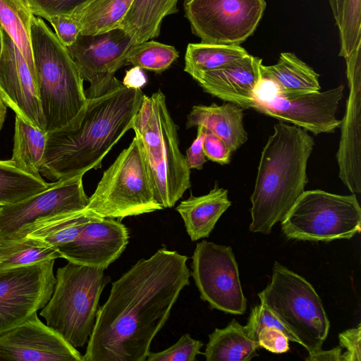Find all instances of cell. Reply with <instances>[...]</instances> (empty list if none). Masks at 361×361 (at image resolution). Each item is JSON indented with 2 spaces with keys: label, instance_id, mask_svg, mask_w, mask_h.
Listing matches in <instances>:
<instances>
[{
  "label": "cell",
  "instance_id": "6da1fadb",
  "mask_svg": "<svg viewBox=\"0 0 361 361\" xmlns=\"http://www.w3.org/2000/svg\"><path fill=\"white\" fill-rule=\"evenodd\" d=\"M188 257L166 248L140 259L113 282L98 308L82 361H145L181 290Z\"/></svg>",
  "mask_w": 361,
  "mask_h": 361
},
{
  "label": "cell",
  "instance_id": "7a4b0ae2",
  "mask_svg": "<svg viewBox=\"0 0 361 361\" xmlns=\"http://www.w3.org/2000/svg\"><path fill=\"white\" fill-rule=\"evenodd\" d=\"M144 95L141 89L119 81L106 94L87 98L71 121L47 133L41 176L57 180L101 167L106 154L133 128Z\"/></svg>",
  "mask_w": 361,
  "mask_h": 361
},
{
  "label": "cell",
  "instance_id": "3957f363",
  "mask_svg": "<svg viewBox=\"0 0 361 361\" xmlns=\"http://www.w3.org/2000/svg\"><path fill=\"white\" fill-rule=\"evenodd\" d=\"M315 142L306 130L286 122L274 126L259 159L250 231L267 235L305 191L307 166Z\"/></svg>",
  "mask_w": 361,
  "mask_h": 361
},
{
  "label": "cell",
  "instance_id": "277c9868",
  "mask_svg": "<svg viewBox=\"0 0 361 361\" xmlns=\"http://www.w3.org/2000/svg\"><path fill=\"white\" fill-rule=\"evenodd\" d=\"M30 39L44 128L49 133L71 121L87 97L78 66L42 18L33 16Z\"/></svg>",
  "mask_w": 361,
  "mask_h": 361
},
{
  "label": "cell",
  "instance_id": "5b68a950",
  "mask_svg": "<svg viewBox=\"0 0 361 361\" xmlns=\"http://www.w3.org/2000/svg\"><path fill=\"white\" fill-rule=\"evenodd\" d=\"M104 270L71 262L58 268L52 295L41 309L47 325L75 348L92 335L100 295L110 281Z\"/></svg>",
  "mask_w": 361,
  "mask_h": 361
},
{
  "label": "cell",
  "instance_id": "8992f818",
  "mask_svg": "<svg viewBox=\"0 0 361 361\" xmlns=\"http://www.w3.org/2000/svg\"><path fill=\"white\" fill-rule=\"evenodd\" d=\"M157 201L142 142L136 135L106 169L85 209L122 219L162 209Z\"/></svg>",
  "mask_w": 361,
  "mask_h": 361
},
{
  "label": "cell",
  "instance_id": "52a82bcc",
  "mask_svg": "<svg viewBox=\"0 0 361 361\" xmlns=\"http://www.w3.org/2000/svg\"><path fill=\"white\" fill-rule=\"evenodd\" d=\"M270 283L258 294L266 306L309 353L322 349L330 322L322 302L305 278L275 262Z\"/></svg>",
  "mask_w": 361,
  "mask_h": 361
},
{
  "label": "cell",
  "instance_id": "ba28073f",
  "mask_svg": "<svg viewBox=\"0 0 361 361\" xmlns=\"http://www.w3.org/2000/svg\"><path fill=\"white\" fill-rule=\"evenodd\" d=\"M152 112L139 136L149 166L155 197L162 208L173 207L190 188V169L179 148L177 126L161 90L150 97Z\"/></svg>",
  "mask_w": 361,
  "mask_h": 361
},
{
  "label": "cell",
  "instance_id": "9c48e42d",
  "mask_svg": "<svg viewBox=\"0 0 361 361\" xmlns=\"http://www.w3.org/2000/svg\"><path fill=\"white\" fill-rule=\"evenodd\" d=\"M281 222L282 233L288 239H350L361 231V208L353 193L305 190Z\"/></svg>",
  "mask_w": 361,
  "mask_h": 361
},
{
  "label": "cell",
  "instance_id": "30bf717a",
  "mask_svg": "<svg viewBox=\"0 0 361 361\" xmlns=\"http://www.w3.org/2000/svg\"><path fill=\"white\" fill-rule=\"evenodd\" d=\"M185 16L201 42L240 45L255 31L264 0H185Z\"/></svg>",
  "mask_w": 361,
  "mask_h": 361
},
{
  "label": "cell",
  "instance_id": "8fae6325",
  "mask_svg": "<svg viewBox=\"0 0 361 361\" xmlns=\"http://www.w3.org/2000/svg\"><path fill=\"white\" fill-rule=\"evenodd\" d=\"M82 176L55 180L21 202L0 207V242L24 239L39 222L85 209L89 197L84 190Z\"/></svg>",
  "mask_w": 361,
  "mask_h": 361
},
{
  "label": "cell",
  "instance_id": "7c38bea8",
  "mask_svg": "<svg viewBox=\"0 0 361 361\" xmlns=\"http://www.w3.org/2000/svg\"><path fill=\"white\" fill-rule=\"evenodd\" d=\"M192 259L191 274L201 299L214 309L244 314L247 300L232 247L203 240L196 245Z\"/></svg>",
  "mask_w": 361,
  "mask_h": 361
},
{
  "label": "cell",
  "instance_id": "4fadbf2b",
  "mask_svg": "<svg viewBox=\"0 0 361 361\" xmlns=\"http://www.w3.org/2000/svg\"><path fill=\"white\" fill-rule=\"evenodd\" d=\"M55 259L0 270V335L22 324L50 299Z\"/></svg>",
  "mask_w": 361,
  "mask_h": 361
},
{
  "label": "cell",
  "instance_id": "5bb4252c",
  "mask_svg": "<svg viewBox=\"0 0 361 361\" xmlns=\"http://www.w3.org/2000/svg\"><path fill=\"white\" fill-rule=\"evenodd\" d=\"M134 45L120 27L96 35H81L67 49L78 66L83 80L90 82L87 98L100 97L119 80L116 71L126 66L127 56Z\"/></svg>",
  "mask_w": 361,
  "mask_h": 361
},
{
  "label": "cell",
  "instance_id": "9a60e30c",
  "mask_svg": "<svg viewBox=\"0 0 361 361\" xmlns=\"http://www.w3.org/2000/svg\"><path fill=\"white\" fill-rule=\"evenodd\" d=\"M344 85L324 92H317L286 99L276 92L257 99L253 109L292 123L314 135L334 133L340 127L341 120L336 117L339 102L343 97Z\"/></svg>",
  "mask_w": 361,
  "mask_h": 361
},
{
  "label": "cell",
  "instance_id": "2e32d148",
  "mask_svg": "<svg viewBox=\"0 0 361 361\" xmlns=\"http://www.w3.org/2000/svg\"><path fill=\"white\" fill-rule=\"evenodd\" d=\"M346 61L349 94L341 120V137L336 160L338 176L353 194L361 192V44Z\"/></svg>",
  "mask_w": 361,
  "mask_h": 361
},
{
  "label": "cell",
  "instance_id": "e0dca14e",
  "mask_svg": "<svg viewBox=\"0 0 361 361\" xmlns=\"http://www.w3.org/2000/svg\"><path fill=\"white\" fill-rule=\"evenodd\" d=\"M82 361V356L35 313L0 335V361Z\"/></svg>",
  "mask_w": 361,
  "mask_h": 361
},
{
  "label": "cell",
  "instance_id": "ac0fdd59",
  "mask_svg": "<svg viewBox=\"0 0 361 361\" xmlns=\"http://www.w3.org/2000/svg\"><path fill=\"white\" fill-rule=\"evenodd\" d=\"M0 96L16 115L44 130L35 77L21 52L5 32L0 56Z\"/></svg>",
  "mask_w": 361,
  "mask_h": 361
},
{
  "label": "cell",
  "instance_id": "d6986e66",
  "mask_svg": "<svg viewBox=\"0 0 361 361\" xmlns=\"http://www.w3.org/2000/svg\"><path fill=\"white\" fill-rule=\"evenodd\" d=\"M128 240V230L120 221L99 216L75 240L55 249L68 262L106 269L121 255Z\"/></svg>",
  "mask_w": 361,
  "mask_h": 361
},
{
  "label": "cell",
  "instance_id": "ffe728a7",
  "mask_svg": "<svg viewBox=\"0 0 361 361\" xmlns=\"http://www.w3.org/2000/svg\"><path fill=\"white\" fill-rule=\"evenodd\" d=\"M262 60L250 54L219 68L190 76L203 91L244 109H253L255 90L262 80Z\"/></svg>",
  "mask_w": 361,
  "mask_h": 361
},
{
  "label": "cell",
  "instance_id": "44dd1931",
  "mask_svg": "<svg viewBox=\"0 0 361 361\" xmlns=\"http://www.w3.org/2000/svg\"><path fill=\"white\" fill-rule=\"evenodd\" d=\"M244 110L230 102L222 105H195L187 116L186 127L202 126L221 138L233 152L248 138L243 124Z\"/></svg>",
  "mask_w": 361,
  "mask_h": 361
},
{
  "label": "cell",
  "instance_id": "7402d4cb",
  "mask_svg": "<svg viewBox=\"0 0 361 361\" xmlns=\"http://www.w3.org/2000/svg\"><path fill=\"white\" fill-rule=\"evenodd\" d=\"M228 190L217 183L207 194L190 196L180 202L176 210L183 220L191 240L196 241L209 235L221 215L231 205Z\"/></svg>",
  "mask_w": 361,
  "mask_h": 361
},
{
  "label": "cell",
  "instance_id": "603a6c76",
  "mask_svg": "<svg viewBox=\"0 0 361 361\" xmlns=\"http://www.w3.org/2000/svg\"><path fill=\"white\" fill-rule=\"evenodd\" d=\"M262 78L276 87V94L290 99L319 92V75L293 53L283 52L274 65L260 66Z\"/></svg>",
  "mask_w": 361,
  "mask_h": 361
},
{
  "label": "cell",
  "instance_id": "cb8c5ba5",
  "mask_svg": "<svg viewBox=\"0 0 361 361\" xmlns=\"http://www.w3.org/2000/svg\"><path fill=\"white\" fill-rule=\"evenodd\" d=\"M178 0H133L119 27L134 44L157 37L165 17L178 11Z\"/></svg>",
  "mask_w": 361,
  "mask_h": 361
},
{
  "label": "cell",
  "instance_id": "d4e9b609",
  "mask_svg": "<svg viewBox=\"0 0 361 361\" xmlns=\"http://www.w3.org/2000/svg\"><path fill=\"white\" fill-rule=\"evenodd\" d=\"M259 345L249 338L243 326L233 319L209 335L203 355L207 361H249L257 356Z\"/></svg>",
  "mask_w": 361,
  "mask_h": 361
},
{
  "label": "cell",
  "instance_id": "484cf974",
  "mask_svg": "<svg viewBox=\"0 0 361 361\" xmlns=\"http://www.w3.org/2000/svg\"><path fill=\"white\" fill-rule=\"evenodd\" d=\"M97 217L85 209L61 214L36 224L25 238L41 245L56 248L75 240L85 225Z\"/></svg>",
  "mask_w": 361,
  "mask_h": 361
},
{
  "label": "cell",
  "instance_id": "4316f807",
  "mask_svg": "<svg viewBox=\"0 0 361 361\" xmlns=\"http://www.w3.org/2000/svg\"><path fill=\"white\" fill-rule=\"evenodd\" d=\"M47 133L16 115L13 154L11 160L20 170L42 177L39 170L43 160Z\"/></svg>",
  "mask_w": 361,
  "mask_h": 361
},
{
  "label": "cell",
  "instance_id": "83f0119b",
  "mask_svg": "<svg viewBox=\"0 0 361 361\" xmlns=\"http://www.w3.org/2000/svg\"><path fill=\"white\" fill-rule=\"evenodd\" d=\"M133 0H92L72 15L81 35H96L119 27Z\"/></svg>",
  "mask_w": 361,
  "mask_h": 361
},
{
  "label": "cell",
  "instance_id": "f1b7e54d",
  "mask_svg": "<svg viewBox=\"0 0 361 361\" xmlns=\"http://www.w3.org/2000/svg\"><path fill=\"white\" fill-rule=\"evenodd\" d=\"M34 16L26 0H0V24L35 77L30 39L31 20Z\"/></svg>",
  "mask_w": 361,
  "mask_h": 361
},
{
  "label": "cell",
  "instance_id": "f546056e",
  "mask_svg": "<svg viewBox=\"0 0 361 361\" xmlns=\"http://www.w3.org/2000/svg\"><path fill=\"white\" fill-rule=\"evenodd\" d=\"M248 52L240 45L215 43H190L185 55L184 71L190 75L219 68L245 56Z\"/></svg>",
  "mask_w": 361,
  "mask_h": 361
},
{
  "label": "cell",
  "instance_id": "4dcf8cb0",
  "mask_svg": "<svg viewBox=\"0 0 361 361\" xmlns=\"http://www.w3.org/2000/svg\"><path fill=\"white\" fill-rule=\"evenodd\" d=\"M42 177L29 174L11 160H0V207L13 204L49 186Z\"/></svg>",
  "mask_w": 361,
  "mask_h": 361
},
{
  "label": "cell",
  "instance_id": "1f68e13d",
  "mask_svg": "<svg viewBox=\"0 0 361 361\" xmlns=\"http://www.w3.org/2000/svg\"><path fill=\"white\" fill-rule=\"evenodd\" d=\"M59 257L60 255L55 248L41 245L29 238L0 242V270Z\"/></svg>",
  "mask_w": 361,
  "mask_h": 361
},
{
  "label": "cell",
  "instance_id": "d6a6232c",
  "mask_svg": "<svg viewBox=\"0 0 361 361\" xmlns=\"http://www.w3.org/2000/svg\"><path fill=\"white\" fill-rule=\"evenodd\" d=\"M178 56L179 53L174 47L147 40L132 47L126 65L160 73L168 69Z\"/></svg>",
  "mask_w": 361,
  "mask_h": 361
},
{
  "label": "cell",
  "instance_id": "836d02e7",
  "mask_svg": "<svg viewBox=\"0 0 361 361\" xmlns=\"http://www.w3.org/2000/svg\"><path fill=\"white\" fill-rule=\"evenodd\" d=\"M339 56H350L361 44V0H343L340 22Z\"/></svg>",
  "mask_w": 361,
  "mask_h": 361
},
{
  "label": "cell",
  "instance_id": "e575fe53",
  "mask_svg": "<svg viewBox=\"0 0 361 361\" xmlns=\"http://www.w3.org/2000/svg\"><path fill=\"white\" fill-rule=\"evenodd\" d=\"M204 343L194 339L189 334L183 335L179 340L169 348L158 353L149 352L147 361H195L201 353Z\"/></svg>",
  "mask_w": 361,
  "mask_h": 361
},
{
  "label": "cell",
  "instance_id": "d590c367",
  "mask_svg": "<svg viewBox=\"0 0 361 361\" xmlns=\"http://www.w3.org/2000/svg\"><path fill=\"white\" fill-rule=\"evenodd\" d=\"M265 327L277 328L287 336L289 341L298 343L297 338L283 325L279 319L260 302L259 305L252 309L247 323L243 328L247 336L257 342L259 331Z\"/></svg>",
  "mask_w": 361,
  "mask_h": 361
},
{
  "label": "cell",
  "instance_id": "8d00e7d4",
  "mask_svg": "<svg viewBox=\"0 0 361 361\" xmlns=\"http://www.w3.org/2000/svg\"><path fill=\"white\" fill-rule=\"evenodd\" d=\"M92 0H26L35 16L47 20L59 15H72Z\"/></svg>",
  "mask_w": 361,
  "mask_h": 361
},
{
  "label": "cell",
  "instance_id": "74e56055",
  "mask_svg": "<svg viewBox=\"0 0 361 361\" xmlns=\"http://www.w3.org/2000/svg\"><path fill=\"white\" fill-rule=\"evenodd\" d=\"M47 20L52 25L59 40L66 47L73 44L80 34V25L72 16H55Z\"/></svg>",
  "mask_w": 361,
  "mask_h": 361
},
{
  "label": "cell",
  "instance_id": "f35d334b",
  "mask_svg": "<svg viewBox=\"0 0 361 361\" xmlns=\"http://www.w3.org/2000/svg\"><path fill=\"white\" fill-rule=\"evenodd\" d=\"M203 150L207 159L221 165L228 164L233 153L221 138L206 129H204Z\"/></svg>",
  "mask_w": 361,
  "mask_h": 361
},
{
  "label": "cell",
  "instance_id": "ab89813d",
  "mask_svg": "<svg viewBox=\"0 0 361 361\" xmlns=\"http://www.w3.org/2000/svg\"><path fill=\"white\" fill-rule=\"evenodd\" d=\"M259 347L274 353H283L289 350V339L280 329L275 327L262 329L257 341Z\"/></svg>",
  "mask_w": 361,
  "mask_h": 361
},
{
  "label": "cell",
  "instance_id": "60d3db41",
  "mask_svg": "<svg viewBox=\"0 0 361 361\" xmlns=\"http://www.w3.org/2000/svg\"><path fill=\"white\" fill-rule=\"evenodd\" d=\"M361 325L348 329L338 334L340 345L346 350L342 353L343 361L361 360Z\"/></svg>",
  "mask_w": 361,
  "mask_h": 361
},
{
  "label": "cell",
  "instance_id": "b9f144b4",
  "mask_svg": "<svg viewBox=\"0 0 361 361\" xmlns=\"http://www.w3.org/2000/svg\"><path fill=\"white\" fill-rule=\"evenodd\" d=\"M204 137V128L199 126L196 138L186 150L185 158L190 169L201 170L207 161L203 150Z\"/></svg>",
  "mask_w": 361,
  "mask_h": 361
},
{
  "label": "cell",
  "instance_id": "7bdbcfd3",
  "mask_svg": "<svg viewBox=\"0 0 361 361\" xmlns=\"http://www.w3.org/2000/svg\"><path fill=\"white\" fill-rule=\"evenodd\" d=\"M146 82L147 79L142 69L137 66H133L126 71L122 83L129 88L140 89Z\"/></svg>",
  "mask_w": 361,
  "mask_h": 361
},
{
  "label": "cell",
  "instance_id": "ee69618b",
  "mask_svg": "<svg viewBox=\"0 0 361 361\" xmlns=\"http://www.w3.org/2000/svg\"><path fill=\"white\" fill-rule=\"evenodd\" d=\"M305 360L308 361H343L342 347L336 346L329 350L320 349L314 353L309 354Z\"/></svg>",
  "mask_w": 361,
  "mask_h": 361
},
{
  "label": "cell",
  "instance_id": "f6af8a7d",
  "mask_svg": "<svg viewBox=\"0 0 361 361\" xmlns=\"http://www.w3.org/2000/svg\"><path fill=\"white\" fill-rule=\"evenodd\" d=\"M329 2L330 4V6H331V8L334 16L336 23L338 25L339 23V16H340L338 0H329Z\"/></svg>",
  "mask_w": 361,
  "mask_h": 361
},
{
  "label": "cell",
  "instance_id": "bcb514c9",
  "mask_svg": "<svg viewBox=\"0 0 361 361\" xmlns=\"http://www.w3.org/2000/svg\"><path fill=\"white\" fill-rule=\"evenodd\" d=\"M6 109L7 106L6 105L1 97L0 96V130L1 129L3 124L4 123V120L7 112Z\"/></svg>",
  "mask_w": 361,
  "mask_h": 361
},
{
  "label": "cell",
  "instance_id": "7dc6e473",
  "mask_svg": "<svg viewBox=\"0 0 361 361\" xmlns=\"http://www.w3.org/2000/svg\"><path fill=\"white\" fill-rule=\"evenodd\" d=\"M4 30L0 24V56L2 51L3 48V42H4Z\"/></svg>",
  "mask_w": 361,
  "mask_h": 361
},
{
  "label": "cell",
  "instance_id": "c3c4849f",
  "mask_svg": "<svg viewBox=\"0 0 361 361\" xmlns=\"http://www.w3.org/2000/svg\"><path fill=\"white\" fill-rule=\"evenodd\" d=\"M342 2H343V0H338L340 13H341Z\"/></svg>",
  "mask_w": 361,
  "mask_h": 361
}]
</instances>
